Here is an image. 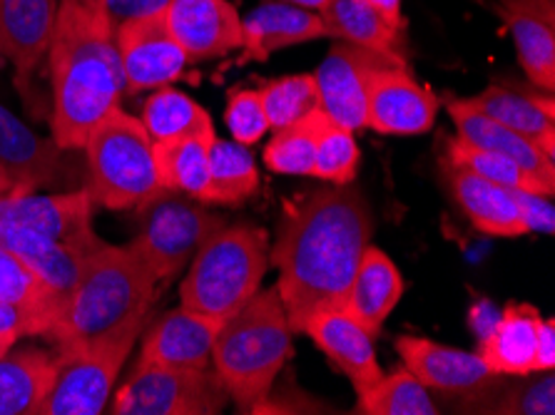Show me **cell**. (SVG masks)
Here are the masks:
<instances>
[{
  "instance_id": "obj_1",
  "label": "cell",
  "mask_w": 555,
  "mask_h": 415,
  "mask_svg": "<svg viewBox=\"0 0 555 415\" xmlns=\"http://www.w3.org/2000/svg\"><path fill=\"white\" fill-rule=\"evenodd\" d=\"M372 232L369 202L349 184L287 205L269 264L280 271L276 291L292 332L301 334L314 313L344 307Z\"/></svg>"
},
{
  "instance_id": "obj_2",
  "label": "cell",
  "mask_w": 555,
  "mask_h": 415,
  "mask_svg": "<svg viewBox=\"0 0 555 415\" xmlns=\"http://www.w3.org/2000/svg\"><path fill=\"white\" fill-rule=\"evenodd\" d=\"M46 57L53 140L63 152L82 150L92 127L120 107L125 92L115 28L88 0H61Z\"/></svg>"
},
{
  "instance_id": "obj_3",
  "label": "cell",
  "mask_w": 555,
  "mask_h": 415,
  "mask_svg": "<svg viewBox=\"0 0 555 415\" xmlns=\"http://www.w3.org/2000/svg\"><path fill=\"white\" fill-rule=\"evenodd\" d=\"M157 284L155 271L132 244L115 247L100 239L46 336L61 351H73L140 332Z\"/></svg>"
},
{
  "instance_id": "obj_4",
  "label": "cell",
  "mask_w": 555,
  "mask_h": 415,
  "mask_svg": "<svg viewBox=\"0 0 555 415\" xmlns=\"http://www.w3.org/2000/svg\"><path fill=\"white\" fill-rule=\"evenodd\" d=\"M289 355L292 328L276 286L224 319L212 346L215 374L245 413H262Z\"/></svg>"
},
{
  "instance_id": "obj_5",
  "label": "cell",
  "mask_w": 555,
  "mask_h": 415,
  "mask_svg": "<svg viewBox=\"0 0 555 415\" xmlns=\"http://www.w3.org/2000/svg\"><path fill=\"white\" fill-rule=\"evenodd\" d=\"M269 267V234L251 224L220 226L202 242L180 284L184 307L230 319L259 291Z\"/></svg>"
},
{
  "instance_id": "obj_6",
  "label": "cell",
  "mask_w": 555,
  "mask_h": 415,
  "mask_svg": "<svg viewBox=\"0 0 555 415\" xmlns=\"http://www.w3.org/2000/svg\"><path fill=\"white\" fill-rule=\"evenodd\" d=\"M82 152L90 169V197L95 205L125 211L157 197L159 187L153 140L140 117L115 107L88 134Z\"/></svg>"
},
{
  "instance_id": "obj_7",
  "label": "cell",
  "mask_w": 555,
  "mask_h": 415,
  "mask_svg": "<svg viewBox=\"0 0 555 415\" xmlns=\"http://www.w3.org/2000/svg\"><path fill=\"white\" fill-rule=\"evenodd\" d=\"M138 211L142 226L130 244L159 282L172 278L182 267H188L202 242L215 229L224 226V217L207 211L205 202L182 192L163 190Z\"/></svg>"
},
{
  "instance_id": "obj_8",
  "label": "cell",
  "mask_w": 555,
  "mask_h": 415,
  "mask_svg": "<svg viewBox=\"0 0 555 415\" xmlns=\"http://www.w3.org/2000/svg\"><path fill=\"white\" fill-rule=\"evenodd\" d=\"M230 393L209 368L134 366L115 393V415H215Z\"/></svg>"
},
{
  "instance_id": "obj_9",
  "label": "cell",
  "mask_w": 555,
  "mask_h": 415,
  "mask_svg": "<svg viewBox=\"0 0 555 415\" xmlns=\"http://www.w3.org/2000/svg\"><path fill=\"white\" fill-rule=\"evenodd\" d=\"M140 332L115 336L86 349L61 351L57 371L38 415H100Z\"/></svg>"
},
{
  "instance_id": "obj_10",
  "label": "cell",
  "mask_w": 555,
  "mask_h": 415,
  "mask_svg": "<svg viewBox=\"0 0 555 415\" xmlns=\"http://www.w3.org/2000/svg\"><path fill=\"white\" fill-rule=\"evenodd\" d=\"M441 100L418 82L406 61H386L369 80L366 127L382 134H424L434 127Z\"/></svg>"
},
{
  "instance_id": "obj_11",
  "label": "cell",
  "mask_w": 555,
  "mask_h": 415,
  "mask_svg": "<svg viewBox=\"0 0 555 415\" xmlns=\"http://www.w3.org/2000/svg\"><path fill=\"white\" fill-rule=\"evenodd\" d=\"M115 46L128 95L165 88L188 67V55L167 28L165 11L117 25Z\"/></svg>"
},
{
  "instance_id": "obj_12",
  "label": "cell",
  "mask_w": 555,
  "mask_h": 415,
  "mask_svg": "<svg viewBox=\"0 0 555 415\" xmlns=\"http://www.w3.org/2000/svg\"><path fill=\"white\" fill-rule=\"evenodd\" d=\"M386 61H406V57H389L344 40L334 42L322 65L311 73L324 115L351 132L366 130L369 80Z\"/></svg>"
},
{
  "instance_id": "obj_13",
  "label": "cell",
  "mask_w": 555,
  "mask_h": 415,
  "mask_svg": "<svg viewBox=\"0 0 555 415\" xmlns=\"http://www.w3.org/2000/svg\"><path fill=\"white\" fill-rule=\"evenodd\" d=\"M92 202L88 190L36 194L15 192L0 199V244L11 229H30L53 239L90 244L98 236L92 232Z\"/></svg>"
},
{
  "instance_id": "obj_14",
  "label": "cell",
  "mask_w": 555,
  "mask_h": 415,
  "mask_svg": "<svg viewBox=\"0 0 555 415\" xmlns=\"http://www.w3.org/2000/svg\"><path fill=\"white\" fill-rule=\"evenodd\" d=\"M165 23L188 63L215 61L242 48V15L230 0H170Z\"/></svg>"
},
{
  "instance_id": "obj_15",
  "label": "cell",
  "mask_w": 555,
  "mask_h": 415,
  "mask_svg": "<svg viewBox=\"0 0 555 415\" xmlns=\"http://www.w3.org/2000/svg\"><path fill=\"white\" fill-rule=\"evenodd\" d=\"M220 326V319L205 316L180 303L178 309L167 311L145 336L138 366L209 368Z\"/></svg>"
},
{
  "instance_id": "obj_16",
  "label": "cell",
  "mask_w": 555,
  "mask_h": 415,
  "mask_svg": "<svg viewBox=\"0 0 555 415\" xmlns=\"http://www.w3.org/2000/svg\"><path fill=\"white\" fill-rule=\"evenodd\" d=\"M397 351L403 368L418 384L443 393L474 395L489 386L493 374L478 353L451 349L422 336H399Z\"/></svg>"
},
{
  "instance_id": "obj_17",
  "label": "cell",
  "mask_w": 555,
  "mask_h": 415,
  "mask_svg": "<svg viewBox=\"0 0 555 415\" xmlns=\"http://www.w3.org/2000/svg\"><path fill=\"white\" fill-rule=\"evenodd\" d=\"M518 63L535 88L555 90V0H495Z\"/></svg>"
},
{
  "instance_id": "obj_18",
  "label": "cell",
  "mask_w": 555,
  "mask_h": 415,
  "mask_svg": "<svg viewBox=\"0 0 555 415\" xmlns=\"http://www.w3.org/2000/svg\"><path fill=\"white\" fill-rule=\"evenodd\" d=\"M330 38L326 23L317 11L282 3H262L242 18V55L240 63H264L276 50L301 46V42Z\"/></svg>"
},
{
  "instance_id": "obj_19",
  "label": "cell",
  "mask_w": 555,
  "mask_h": 415,
  "mask_svg": "<svg viewBox=\"0 0 555 415\" xmlns=\"http://www.w3.org/2000/svg\"><path fill=\"white\" fill-rule=\"evenodd\" d=\"M301 334H307L319 346V351L349 378L357 398L384 376L374 353V338L341 309L314 313Z\"/></svg>"
},
{
  "instance_id": "obj_20",
  "label": "cell",
  "mask_w": 555,
  "mask_h": 415,
  "mask_svg": "<svg viewBox=\"0 0 555 415\" xmlns=\"http://www.w3.org/2000/svg\"><path fill=\"white\" fill-rule=\"evenodd\" d=\"M0 169L21 192H38L61 177L63 150L53 138H40L0 105Z\"/></svg>"
},
{
  "instance_id": "obj_21",
  "label": "cell",
  "mask_w": 555,
  "mask_h": 415,
  "mask_svg": "<svg viewBox=\"0 0 555 415\" xmlns=\"http://www.w3.org/2000/svg\"><path fill=\"white\" fill-rule=\"evenodd\" d=\"M61 0H0V50L18 80H30L48 55Z\"/></svg>"
},
{
  "instance_id": "obj_22",
  "label": "cell",
  "mask_w": 555,
  "mask_h": 415,
  "mask_svg": "<svg viewBox=\"0 0 555 415\" xmlns=\"http://www.w3.org/2000/svg\"><path fill=\"white\" fill-rule=\"evenodd\" d=\"M446 109H449L451 120L456 125V138L478 150H489L495 152V155L513 159L528 174H533L535 180H541L551 190H555L553 159L541 147L533 145L531 140L508 130L506 125L491 120L489 115L478 113L474 105H468L466 98L446 100Z\"/></svg>"
},
{
  "instance_id": "obj_23",
  "label": "cell",
  "mask_w": 555,
  "mask_h": 415,
  "mask_svg": "<svg viewBox=\"0 0 555 415\" xmlns=\"http://www.w3.org/2000/svg\"><path fill=\"white\" fill-rule=\"evenodd\" d=\"M446 182L453 192V197L464 209L478 232L491 236H524L528 229L520 219L518 202L513 197V190L501 187V184L483 180L468 167L443 159Z\"/></svg>"
},
{
  "instance_id": "obj_24",
  "label": "cell",
  "mask_w": 555,
  "mask_h": 415,
  "mask_svg": "<svg viewBox=\"0 0 555 415\" xmlns=\"http://www.w3.org/2000/svg\"><path fill=\"white\" fill-rule=\"evenodd\" d=\"M403 296V276L397 264L389 259V254L369 244L364 257L359 261V269L351 278L347 301L341 311L351 321L376 338L382 332L386 319L397 309Z\"/></svg>"
},
{
  "instance_id": "obj_25",
  "label": "cell",
  "mask_w": 555,
  "mask_h": 415,
  "mask_svg": "<svg viewBox=\"0 0 555 415\" xmlns=\"http://www.w3.org/2000/svg\"><path fill=\"white\" fill-rule=\"evenodd\" d=\"M98 242L100 239L90 244H75L30 232V229H11V232H5L0 247L18 254L63 307V301L70 296L75 282H78L86 257L95 249Z\"/></svg>"
},
{
  "instance_id": "obj_26",
  "label": "cell",
  "mask_w": 555,
  "mask_h": 415,
  "mask_svg": "<svg viewBox=\"0 0 555 415\" xmlns=\"http://www.w3.org/2000/svg\"><path fill=\"white\" fill-rule=\"evenodd\" d=\"M541 319L531 303H508L501 311L495 326L478 346V355L493 376L535 374V338Z\"/></svg>"
},
{
  "instance_id": "obj_27",
  "label": "cell",
  "mask_w": 555,
  "mask_h": 415,
  "mask_svg": "<svg viewBox=\"0 0 555 415\" xmlns=\"http://www.w3.org/2000/svg\"><path fill=\"white\" fill-rule=\"evenodd\" d=\"M478 113L506 125L508 130L524 134L553 159L555 152V103L551 92H516L501 85H491L474 98H466Z\"/></svg>"
},
{
  "instance_id": "obj_28",
  "label": "cell",
  "mask_w": 555,
  "mask_h": 415,
  "mask_svg": "<svg viewBox=\"0 0 555 415\" xmlns=\"http://www.w3.org/2000/svg\"><path fill=\"white\" fill-rule=\"evenodd\" d=\"M217 134L212 120L175 138L153 142L155 169L159 187L167 192H182L199 199L209 174V152Z\"/></svg>"
},
{
  "instance_id": "obj_29",
  "label": "cell",
  "mask_w": 555,
  "mask_h": 415,
  "mask_svg": "<svg viewBox=\"0 0 555 415\" xmlns=\"http://www.w3.org/2000/svg\"><path fill=\"white\" fill-rule=\"evenodd\" d=\"M55 371V355L46 351H8L0 359V415H38Z\"/></svg>"
},
{
  "instance_id": "obj_30",
  "label": "cell",
  "mask_w": 555,
  "mask_h": 415,
  "mask_svg": "<svg viewBox=\"0 0 555 415\" xmlns=\"http://www.w3.org/2000/svg\"><path fill=\"white\" fill-rule=\"evenodd\" d=\"M319 15L326 23L330 38L389 57H406V50H403L406 33L391 28L364 0H330Z\"/></svg>"
},
{
  "instance_id": "obj_31",
  "label": "cell",
  "mask_w": 555,
  "mask_h": 415,
  "mask_svg": "<svg viewBox=\"0 0 555 415\" xmlns=\"http://www.w3.org/2000/svg\"><path fill=\"white\" fill-rule=\"evenodd\" d=\"M259 187L257 163L247 145L230 140H215L209 152L207 184L199 194L205 205H242Z\"/></svg>"
},
{
  "instance_id": "obj_32",
  "label": "cell",
  "mask_w": 555,
  "mask_h": 415,
  "mask_svg": "<svg viewBox=\"0 0 555 415\" xmlns=\"http://www.w3.org/2000/svg\"><path fill=\"white\" fill-rule=\"evenodd\" d=\"M0 301L36 319L40 336L48 334L61 311V301L50 294L36 271L5 247H0Z\"/></svg>"
},
{
  "instance_id": "obj_33",
  "label": "cell",
  "mask_w": 555,
  "mask_h": 415,
  "mask_svg": "<svg viewBox=\"0 0 555 415\" xmlns=\"http://www.w3.org/2000/svg\"><path fill=\"white\" fill-rule=\"evenodd\" d=\"M326 120L330 117L324 115V109L314 107L305 117H299L297 122L274 130V138L264 147V165L276 174L311 177L317 138Z\"/></svg>"
},
{
  "instance_id": "obj_34",
  "label": "cell",
  "mask_w": 555,
  "mask_h": 415,
  "mask_svg": "<svg viewBox=\"0 0 555 415\" xmlns=\"http://www.w3.org/2000/svg\"><path fill=\"white\" fill-rule=\"evenodd\" d=\"M357 411L364 415H436L439 408L428 398V388L406 368L382 376L366 393L359 395Z\"/></svg>"
},
{
  "instance_id": "obj_35",
  "label": "cell",
  "mask_w": 555,
  "mask_h": 415,
  "mask_svg": "<svg viewBox=\"0 0 555 415\" xmlns=\"http://www.w3.org/2000/svg\"><path fill=\"white\" fill-rule=\"evenodd\" d=\"M209 120H212V117H209L207 109L202 107L197 100H192L188 92L170 88V85L157 88L153 95L145 100L140 117L142 127H145L153 142L195 130V127Z\"/></svg>"
},
{
  "instance_id": "obj_36",
  "label": "cell",
  "mask_w": 555,
  "mask_h": 415,
  "mask_svg": "<svg viewBox=\"0 0 555 415\" xmlns=\"http://www.w3.org/2000/svg\"><path fill=\"white\" fill-rule=\"evenodd\" d=\"M446 159L468 167L470 172H476L478 177H483V180L489 182L501 184V187L535 192V194H545V197H553V190L548 184L535 180L533 174H528L526 169L513 163V159L495 155V152H489V150H478L461 138L446 140Z\"/></svg>"
},
{
  "instance_id": "obj_37",
  "label": "cell",
  "mask_w": 555,
  "mask_h": 415,
  "mask_svg": "<svg viewBox=\"0 0 555 415\" xmlns=\"http://www.w3.org/2000/svg\"><path fill=\"white\" fill-rule=\"evenodd\" d=\"M259 98H262L269 130H282L319 107L317 82L311 73L269 80L259 88Z\"/></svg>"
},
{
  "instance_id": "obj_38",
  "label": "cell",
  "mask_w": 555,
  "mask_h": 415,
  "mask_svg": "<svg viewBox=\"0 0 555 415\" xmlns=\"http://www.w3.org/2000/svg\"><path fill=\"white\" fill-rule=\"evenodd\" d=\"M359 159L361 152L354 140V132L326 120L317 138L311 177H319V180L332 184H351L357 177Z\"/></svg>"
},
{
  "instance_id": "obj_39",
  "label": "cell",
  "mask_w": 555,
  "mask_h": 415,
  "mask_svg": "<svg viewBox=\"0 0 555 415\" xmlns=\"http://www.w3.org/2000/svg\"><path fill=\"white\" fill-rule=\"evenodd\" d=\"M224 122L234 142H240V145H255V142L262 140L269 132V122L259 90L232 88L230 95H227Z\"/></svg>"
},
{
  "instance_id": "obj_40",
  "label": "cell",
  "mask_w": 555,
  "mask_h": 415,
  "mask_svg": "<svg viewBox=\"0 0 555 415\" xmlns=\"http://www.w3.org/2000/svg\"><path fill=\"white\" fill-rule=\"evenodd\" d=\"M481 413H516V415H553L555 413V378L545 371L543 378L524 388H511L503 401L481 403Z\"/></svg>"
},
{
  "instance_id": "obj_41",
  "label": "cell",
  "mask_w": 555,
  "mask_h": 415,
  "mask_svg": "<svg viewBox=\"0 0 555 415\" xmlns=\"http://www.w3.org/2000/svg\"><path fill=\"white\" fill-rule=\"evenodd\" d=\"M513 197L518 202L520 219H524L528 234L531 232L553 234L555 211L551 205V197H545V194H535V192H520V190H513Z\"/></svg>"
},
{
  "instance_id": "obj_42",
  "label": "cell",
  "mask_w": 555,
  "mask_h": 415,
  "mask_svg": "<svg viewBox=\"0 0 555 415\" xmlns=\"http://www.w3.org/2000/svg\"><path fill=\"white\" fill-rule=\"evenodd\" d=\"M92 8H98L105 15L107 23L117 28V25L128 23L132 18H142V15L163 13L170 0H88Z\"/></svg>"
},
{
  "instance_id": "obj_43",
  "label": "cell",
  "mask_w": 555,
  "mask_h": 415,
  "mask_svg": "<svg viewBox=\"0 0 555 415\" xmlns=\"http://www.w3.org/2000/svg\"><path fill=\"white\" fill-rule=\"evenodd\" d=\"M535 371H555V321L541 319L535 338Z\"/></svg>"
},
{
  "instance_id": "obj_44",
  "label": "cell",
  "mask_w": 555,
  "mask_h": 415,
  "mask_svg": "<svg viewBox=\"0 0 555 415\" xmlns=\"http://www.w3.org/2000/svg\"><path fill=\"white\" fill-rule=\"evenodd\" d=\"M0 332H13L18 336H38V324L36 319L28 316L25 311L13 309L0 301Z\"/></svg>"
},
{
  "instance_id": "obj_45",
  "label": "cell",
  "mask_w": 555,
  "mask_h": 415,
  "mask_svg": "<svg viewBox=\"0 0 555 415\" xmlns=\"http://www.w3.org/2000/svg\"><path fill=\"white\" fill-rule=\"evenodd\" d=\"M499 316H501V311L489 301H478L476 307L470 309L468 321H470V328H474V332L478 334V341H481L483 336H489V332L495 326Z\"/></svg>"
},
{
  "instance_id": "obj_46",
  "label": "cell",
  "mask_w": 555,
  "mask_h": 415,
  "mask_svg": "<svg viewBox=\"0 0 555 415\" xmlns=\"http://www.w3.org/2000/svg\"><path fill=\"white\" fill-rule=\"evenodd\" d=\"M382 18L401 33H406V15H403V0H364Z\"/></svg>"
},
{
  "instance_id": "obj_47",
  "label": "cell",
  "mask_w": 555,
  "mask_h": 415,
  "mask_svg": "<svg viewBox=\"0 0 555 415\" xmlns=\"http://www.w3.org/2000/svg\"><path fill=\"white\" fill-rule=\"evenodd\" d=\"M15 192H21L18 187H15L13 184V180L11 177H8L3 169H0V199H5V197H11V194H15Z\"/></svg>"
},
{
  "instance_id": "obj_48",
  "label": "cell",
  "mask_w": 555,
  "mask_h": 415,
  "mask_svg": "<svg viewBox=\"0 0 555 415\" xmlns=\"http://www.w3.org/2000/svg\"><path fill=\"white\" fill-rule=\"evenodd\" d=\"M18 338H21V336L13 334V332H0V359H3V355L13 349Z\"/></svg>"
},
{
  "instance_id": "obj_49",
  "label": "cell",
  "mask_w": 555,
  "mask_h": 415,
  "mask_svg": "<svg viewBox=\"0 0 555 415\" xmlns=\"http://www.w3.org/2000/svg\"><path fill=\"white\" fill-rule=\"evenodd\" d=\"M282 3H292V5H301V8H309V11H322V8L330 3V0H282Z\"/></svg>"
}]
</instances>
